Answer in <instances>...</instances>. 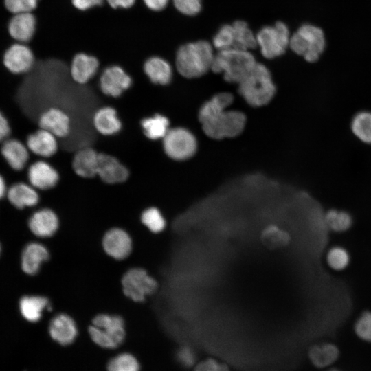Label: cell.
Here are the masks:
<instances>
[{"label":"cell","instance_id":"9a60e30c","mask_svg":"<svg viewBox=\"0 0 371 371\" xmlns=\"http://www.w3.org/2000/svg\"><path fill=\"white\" fill-rule=\"evenodd\" d=\"M27 178L31 186L41 190L55 187L59 181V174L49 163L39 160L32 164L27 170Z\"/></svg>","mask_w":371,"mask_h":371},{"label":"cell","instance_id":"6da1fadb","mask_svg":"<svg viewBox=\"0 0 371 371\" xmlns=\"http://www.w3.org/2000/svg\"><path fill=\"white\" fill-rule=\"evenodd\" d=\"M211 44L204 40L181 45L175 57L177 71L183 77H200L211 69L214 58Z\"/></svg>","mask_w":371,"mask_h":371},{"label":"cell","instance_id":"30bf717a","mask_svg":"<svg viewBox=\"0 0 371 371\" xmlns=\"http://www.w3.org/2000/svg\"><path fill=\"white\" fill-rule=\"evenodd\" d=\"M103 251L115 260L126 259L133 249L132 238L125 229L115 227L107 229L101 240Z\"/></svg>","mask_w":371,"mask_h":371},{"label":"cell","instance_id":"1f68e13d","mask_svg":"<svg viewBox=\"0 0 371 371\" xmlns=\"http://www.w3.org/2000/svg\"><path fill=\"white\" fill-rule=\"evenodd\" d=\"M324 220L328 229L335 233H342L348 230L352 224L351 214L346 210L337 208L326 210Z\"/></svg>","mask_w":371,"mask_h":371},{"label":"cell","instance_id":"3957f363","mask_svg":"<svg viewBox=\"0 0 371 371\" xmlns=\"http://www.w3.org/2000/svg\"><path fill=\"white\" fill-rule=\"evenodd\" d=\"M256 63L249 51L229 49L218 51L214 56L211 70L222 74L226 81L238 84L251 72Z\"/></svg>","mask_w":371,"mask_h":371},{"label":"cell","instance_id":"ac0fdd59","mask_svg":"<svg viewBox=\"0 0 371 371\" xmlns=\"http://www.w3.org/2000/svg\"><path fill=\"white\" fill-rule=\"evenodd\" d=\"M59 225L58 215L49 208L37 210L28 221L30 231L35 236L41 238L52 236L58 231Z\"/></svg>","mask_w":371,"mask_h":371},{"label":"cell","instance_id":"277c9868","mask_svg":"<svg viewBox=\"0 0 371 371\" xmlns=\"http://www.w3.org/2000/svg\"><path fill=\"white\" fill-rule=\"evenodd\" d=\"M326 47V40L324 31L313 24L303 23L291 35L290 49L308 63L317 62Z\"/></svg>","mask_w":371,"mask_h":371},{"label":"cell","instance_id":"603a6c76","mask_svg":"<svg viewBox=\"0 0 371 371\" xmlns=\"http://www.w3.org/2000/svg\"><path fill=\"white\" fill-rule=\"evenodd\" d=\"M143 70L151 82L166 85L172 80V69L170 64L162 57L153 56L144 63Z\"/></svg>","mask_w":371,"mask_h":371},{"label":"cell","instance_id":"f546056e","mask_svg":"<svg viewBox=\"0 0 371 371\" xmlns=\"http://www.w3.org/2000/svg\"><path fill=\"white\" fill-rule=\"evenodd\" d=\"M291 240V236L286 231L274 225L266 227L260 235L262 245L271 250L279 249L288 246Z\"/></svg>","mask_w":371,"mask_h":371},{"label":"cell","instance_id":"836d02e7","mask_svg":"<svg viewBox=\"0 0 371 371\" xmlns=\"http://www.w3.org/2000/svg\"><path fill=\"white\" fill-rule=\"evenodd\" d=\"M351 130L359 140L371 144V112L361 111L356 114L351 122Z\"/></svg>","mask_w":371,"mask_h":371},{"label":"cell","instance_id":"4316f807","mask_svg":"<svg viewBox=\"0 0 371 371\" xmlns=\"http://www.w3.org/2000/svg\"><path fill=\"white\" fill-rule=\"evenodd\" d=\"M19 306L23 317L32 322L38 321L43 311L51 308L48 299L40 295L24 296L21 299Z\"/></svg>","mask_w":371,"mask_h":371},{"label":"cell","instance_id":"bcb514c9","mask_svg":"<svg viewBox=\"0 0 371 371\" xmlns=\"http://www.w3.org/2000/svg\"><path fill=\"white\" fill-rule=\"evenodd\" d=\"M11 130L9 122L4 115L0 111V142L8 139Z\"/></svg>","mask_w":371,"mask_h":371},{"label":"cell","instance_id":"ba28073f","mask_svg":"<svg viewBox=\"0 0 371 371\" xmlns=\"http://www.w3.org/2000/svg\"><path fill=\"white\" fill-rule=\"evenodd\" d=\"M257 46L266 58L271 59L282 55L289 47L291 34L287 25L276 22L273 25L261 28L256 35Z\"/></svg>","mask_w":371,"mask_h":371},{"label":"cell","instance_id":"f35d334b","mask_svg":"<svg viewBox=\"0 0 371 371\" xmlns=\"http://www.w3.org/2000/svg\"><path fill=\"white\" fill-rule=\"evenodd\" d=\"M354 331L361 340L371 343V311L361 314L354 324Z\"/></svg>","mask_w":371,"mask_h":371},{"label":"cell","instance_id":"74e56055","mask_svg":"<svg viewBox=\"0 0 371 371\" xmlns=\"http://www.w3.org/2000/svg\"><path fill=\"white\" fill-rule=\"evenodd\" d=\"M212 43L218 51L233 49L234 30L232 25H223L214 36Z\"/></svg>","mask_w":371,"mask_h":371},{"label":"cell","instance_id":"8992f818","mask_svg":"<svg viewBox=\"0 0 371 371\" xmlns=\"http://www.w3.org/2000/svg\"><path fill=\"white\" fill-rule=\"evenodd\" d=\"M123 295L133 302H144L155 294L159 287L157 280L142 267H132L120 279Z\"/></svg>","mask_w":371,"mask_h":371},{"label":"cell","instance_id":"f6af8a7d","mask_svg":"<svg viewBox=\"0 0 371 371\" xmlns=\"http://www.w3.org/2000/svg\"><path fill=\"white\" fill-rule=\"evenodd\" d=\"M142 1L149 10L160 12L166 8L169 0H142Z\"/></svg>","mask_w":371,"mask_h":371},{"label":"cell","instance_id":"4fadbf2b","mask_svg":"<svg viewBox=\"0 0 371 371\" xmlns=\"http://www.w3.org/2000/svg\"><path fill=\"white\" fill-rule=\"evenodd\" d=\"M40 128L44 129L57 138L66 137L71 131V119L62 109L51 106L43 111L38 117Z\"/></svg>","mask_w":371,"mask_h":371},{"label":"cell","instance_id":"8fae6325","mask_svg":"<svg viewBox=\"0 0 371 371\" xmlns=\"http://www.w3.org/2000/svg\"><path fill=\"white\" fill-rule=\"evenodd\" d=\"M3 62L6 69L14 74L30 72L35 66V57L32 49L25 43H16L5 50Z\"/></svg>","mask_w":371,"mask_h":371},{"label":"cell","instance_id":"d6a6232c","mask_svg":"<svg viewBox=\"0 0 371 371\" xmlns=\"http://www.w3.org/2000/svg\"><path fill=\"white\" fill-rule=\"evenodd\" d=\"M234 47L233 49L247 50L257 46L256 37L243 21H236L233 24Z\"/></svg>","mask_w":371,"mask_h":371},{"label":"cell","instance_id":"f1b7e54d","mask_svg":"<svg viewBox=\"0 0 371 371\" xmlns=\"http://www.w3.org/2000/svg\"><path fill=\"white\" fill-rule=\"evenodd\" d=\"M234 97L230 93H220L205 102L199 112L201 123L226 110L233 102Z\"/></svg>","mask_w":371,"mask_h":371},{"label":"cell","instance_id":"4dcf8cb0","mask_svg":"<svg viewBox=\"0 0 371 371\" xmlns=\"http://www.w3.org/2000/svg\"><path fill=\"white\" fill-rule=\"evenodd\" d=\"M339 350L331 343H321L311 347L309 357L312 363L317 367L323 368L333 363L338 357Z\"/></svg>","mask_w":371,"mask_h":371},{"label":"cell","instance_id":"60d3db41","mask_svg":"<svg viewBox=\"0 0 371 371\" xmlns=\"http://www.w3.org/2000/svg\"><path fill=\"white\" fill-rule=\"evenodd\" d=\"M175 8L181 14L194 16L201 10V0H172Z\"/></svg>","mask_w":371,"mask_h":371},{"label":"cell","instance_id":"7c38bea8","mask_svg":"<svg viewBox=\"0 0 371 371\" xmlns=\"http://www.w3.org/2000/svg\"><path fill=\"white\" fill-rule=\"evenodd\" d=\"M133 80L123 67L113 65L106 67L100 77V88L102 92L109 97H120L128 90Z\"/></svg>","mask_w":371,"mask_h":371},{"label":"cell","instance_id":"f907efd6","mask_svg":"<svg viewBox=\"0 0 371 371\" xmlns=\"http://www.w3.org/2000/svg\"><path fill=\"white\" fill-rule=\"evenodd\" d=\"M0 252H1V246H0Z\"/></svg>","mask_w":371,"mask_h":371},{"label":"cell","instance_id":"ab89813d","mask_svg":"<svg viewBox=\"0 0 371 371\" xmlns=\"http://www.w3.org/2000/svg\"><path fill=\"white\" fill-rule=\"evenodd\" d=\"M39 0H3L5 8L14 14L32 12L38 5Z\"/></svg>","mask_w":371,"mask_h":371},{"label":"cell","instance_id":"681fc988","mask_svg":"<svg viewBox=\"0 0 371 371\" xmlns=\"http://www.w3.org/2000/svg\"><path fill=\"white\" fill-rule=\"evenodd\" d=\"M328 371H339V370H336V369H333V370H328Z\"/></svg>","mask_w":371,"mask_h":371},{"label":"cell","instance_id":"5b68a950","mask_svg":"<svg viewBox=\"0 0 371 371\" xmlns=\"http://www.w3.org/2000/svg\"><path fill=\"white\" fill-rule=\"evenodd\" d=\"M88 332L97 345L105 348H115L124 339V321L118 315L98 313L93 318Z\"/></svg>","mask_w":371,"mask_h":371},{"label":"cell","instance_id":"d4e9b609","mask_svg":"<svg viewBox=\"0 0 371 371\" xmlns=\"http://www.w3.org/2000/svg\"><path fill=\"white\" fill-rule=\"evenodd\" d=\"M49 258L47 249L38 243H31L25 246L21 256L23 271L29 275L36 274L41 265Z\"/></svg>","mask_w":371,"mask_h":371},{"label":"cell","instance_id":"d6986e66","mask_svg":"<svg viewBox=\"0 0 371 371\" xmlns=\"http://www.w3.org/2000/svg\"><path fill=\"white\" fill-rule=\"evenodd\" d=\"M99 153L93 148L85 146L78 149L74 155L71 167L75 174L83 179L97 176Z\"/></svg>","mask_w":371,"mask_h":371},{"label":"cell","instance_id":"2e32d148","mask_svg":"<svg viewBox=\"0 0 371 371\" xmlns=\"http://www.w3.org/2000/svg\"><path fill=\"white\" fill-rule=\"evenodd\" d=\"M99 67L100 62L95 56L85 52L77 53L71 61V78L79 85H85L95 75Z\"/></svg>","mask_w":371,"mask_h":371},{"label":"cell","instance_id":"7bdbcfd3","mask_svg":"<svg viewBox=\"0 0 371 371\" xmlns=\"http://www.w3.org/2000/svg\"><path fill=\"white\" fill-rule=\"evenodd\" d=\"M194 371H229V370L225 365L208 359L198 364Z\"/></svg>","mask_w":371,"mask_h":371},{"label":"cell","instance_id":"44dd1931","mask_svg":"<svg viewBox=\"0 0 371 371\" xmlns=\"http://www.w3.org/2000/svg\"><path fill=\"white\" fill-rule=\"evenodd\" d=\"M26 146L32 153L44 158L56 154L58 148L57 137L51 133L39 128L27 138Z\"/></svg>","mask_w":371,"mask_h":371},{"label":"cell","instance_id":"c3c4849f","mask_svg":"<svg viewBox=\"0 0 371 371\" xmlns=\"http://www.w3.org/2000/svg\"><path fill=\"white\" fill-rule=\"evenodd\" d=\"M6 186L3 177L0 175V199L5 194Z\"/></svg>","mask_w":371,"mask_h":371},{"label":"cell","instance_id":"5bb4252c","mask_svg":"<svg viewBox=\"0 0 371 371\" xmlns=\"http://www.w3.org/2000/svg\"><path fill=\"white\" fill-rule=\"evenodd\" d=\"M97 176L106 184H120L128 179L129 170L115 156L99 153Z\"/></svg>","mask_w":371,"mask_h":371},{"label":"cell","instance_id":"ee69618b","mask_svg":"<svg viewBox=\"0 0 371 371\" xmlns=\"http://www.w3.org/2000/svg\"><path fill=\"white\" fill-rule=\"evenodd\" d=\"M104 0H71L72 5L78 10L85 12L100 6Z\"/></svg>","mask_w":371,"mask_h":371},{"label":"cell","instance_id":"b9f144b4","mask_svg":"<svg viewBox=\"0 0 371 371\" xmlns=\"http://www.w3.org/2000/svg\"><path fill=\"white\" fill-rule=\"evenodd\" d=\"M179 363L185 368L192 366L196 361V354L189 346H183L177 352Z\"/></svg>","mask_w":371,"mask_h":371},{"label":"cell","instance_id":"484cf974","mask_svg":"<svg viewBox=\"0 0 371 371\" xmlns=\"http://www.w3.org/2000/svg\"><path fill=\"white\" fill-rule=\"evenodd\" d=\"M8 198L11 204L19 209L33 207L39 201L36 189L23 182L16 183L9 188Z\"/></svg>","mask_w":371,"mask_h":371},{"label":"cell","instance_id":"ffe728a7","mask_svg":"<svg viewBox=\"0 0 371 371\" xmlns=\"http://www.w3.org/2000/svg\"><path fill=\"white\" fill-rule=\"evenodd\" d=\"M51 337L61 345L72 343L78 334L76 324L69 314L61 313L54 317L49 324Z\"/></svg>","mask_w":371,"mask_h":371},{"label":"cell","instance_id":"e0dca14e","mask_svg":"<svg viewBox=\"0 0 371 371\" xmlns=\"http://www.w3.org/2000/svg\"><path fill=\"white\" fill-rule=\"evenodd\" d=\"M37 21L31 12L14 14L8 24L9 34L19 43L31 41L36 31Z\"/></svg>","mask_w":371,"mask_h":371},{"label":"cell","instance_id":"7402d4cb","mask_svg":"<svg viewBox=\"0 0 371 371\" xmlns=\"http://www.w3.org/2000/svg\"><path fill=\"white\" fill-rule=\"evenodd\" d=\"M92 123L95 131L104 136L114 135L122 127L117 111L111 106L98 109L93 115Z\"/></svg>","mask_w":371,"mask_h":371},{"label":"cell","instance_id":"7a4b0ae2","mask_svg":"<svg viewBox=\"0 0 371 371\" xmlns=\"http://www.w3.org/2000/svg\"><path fill=\"white\" fill-rule=\"evenodd\" d=\"M238 92L250 106L259 107L267 104L276 93V86L267 67L257 63L238 83Z\"/></svg>","mask_w":371,"mask_h":371},{"label":"cell","instance_id":"cb8c5ba5","mask_svg":"<svg viewBox=\"0 0 371 371\" xmlns=\"http://www.w3.org/2000/svg\"><path fill=\"white\" fill-rule=\"evenodd\" d=\"M1 153L8 164L14 170H21L27 164L29 152L27 146L16 139L3 142Z\"/></svg>","mask_w":371,"mask_h":371},{"label":"cell","instance_id":"e575fe53","mask_svg":"<svg viewBox=\"0 0 371 371\" xmlns=\"http://www.w3.org/2000/svg\"><path fill=\"white\" fill-rule=\"evenodd\" d=\"M140 221L146 229L153 234L161 232L166 223L161 212L156 207L145 208L140 215Z\"/></svg>","mask_w":371,"mask_h":371},{"label":"cell","instance_id":"d590c367","mask_svg":"<svg viewBox=\"0 0 371 371\" xmlns=\"http://www.w3.org/2000/svg\"><path fill=\"white\" fill-rule=\"evenodd\" d=\"M348 251L341 246H333L328 249L326 260L328 266L333 270L339 271L346 269L350 262Z\"/></svg>","mask_w":371,"mask_h":371},{"label":"cell","instance_id":"83f0119b","mask_svg":"<svg viewBox=\"0 0 371 371\" xmlns=\"http://www.w3.org/2000/svg\"><path fill=\"white\" fill-rule=\"evenodd\" d=\"M140 125L145 137L153 141L163 139L170 130L169 120L159 113L144 117Z\"/></svg>","mask_w":371,"mask_h":371},{"label":"cell","instance_id":"9c48e42d","mask_svg":"<svg viewBox=\"0 0 371 371\" xmlns=\"http://www.w3.org/2000/svg\"><path fill=\"white\" fill-rule=\"evenodd\" d=\"M163 139V148L170 159L183 161L193 156L197 143L194 135L188 130L177 127L170 128Z\"/></svg>","mask_w":371,"mask_h":371},{"label":"cell","instance_id":"52a82bcc","mask_svg":"<svg viewBox=\"0 0 371 371\" xmlns=\"http://www.w3.org/2000/svg\"><path fill=\"white\" fill-rule=\"evenodd\" d=\"M245 124L243 113L228 109L201 123L204 133L216 139L238 136L243 131Z\"/></svg>","mask_w":371,"mask_h":371},{"label":"cell","instance_id":"8d00e7d4","mask_svg":"<svg viewBox=\"0 0 371 371\" xmlns=\"http://www.w3.org/2000/svg\"><path fill=\"white\" fill-rule=\"evenodd\" d=\"M108 371H139L136 358L129 353L120 354L109 362Z\"/></svg>","mask_w":371,"mask_h":371},{"label":"cell","instance_id":"7dc6e473","mask_svg":"<svg viewBox=\"0 0 371 371\" xmlns=\"http://www.w3.org/2000/svg\"><path fill=\"white\" fill-rule=\"evenodd\" d=\"M109 6L113 10L130 9L135 3L136 0H106Z\"/></svg>","mask_w":371,"mask_h":371}]
</instances>
